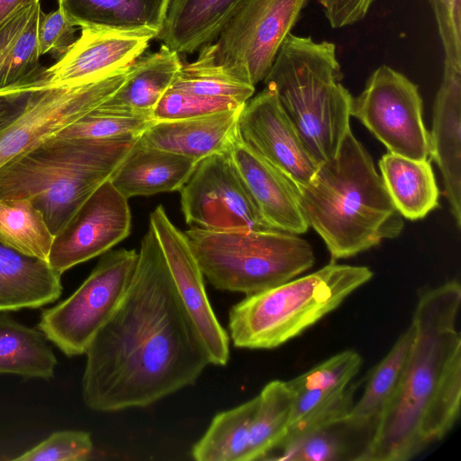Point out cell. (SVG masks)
Masks as SVG:
<instances>
[{"mask_svg": "<svg viewBox=\"0 0 461 461\" xmlns=\"http://www.w3.org/2000/svg\"><path fill=\"white\" fill-rule=\"evenodd\" d=\"M415 330L412 323L374 367L360 399L352 404L343 425L360 429L375 425L393 399L410 355Z\"/></svg>", "mask_w": 461, "mask_h": 461, "instance_id": "obj_28", "label": "cell"}, {"mask_svg": "<svg viewBox=\"0 0 461 461\" xmlns=\"http://www.w3.org/2000/svg\"><path fill=\"white\" fill-rule=\"evenodd\" d=\"M374 0H324V14L334 29L354 24L366 15Z\"/></svg>", "mask_w": 461, "mask_h": 461, "instance_id": "obj_40", "label": "cell"}, {"mask_svg": "<svg viewBox=\"0 0 461 461\" xmlns=\"http://www.w3.org/2000/svg\"><path fill=\"white\" fill-rule=\"evenodd\" d=\"M341 78L333 42L291 32L264 79L319 165L336 156L350 130L353 96Z\"/></svg>", "mask_w": 461, "mask_h": 461, "instance_id": "obj_5", "label": "cell"}, {"mask_svg": "<svg viewBox=\"0 0 461 461\" xmlns=\"http://www.w3.org/2000/svg\"><path fill=\"white\" fill-rule=\"evenodd\" d=\"M40 2L22 6L0 23V95L41 86L38 29Z\"/></svg>", "mask_w": 461, "mask_h": 461, "instance_id": "obj_21", "label": "cell"}, {"mask_svg": "<svg viewBox=\"0 0 461 461\" xmlns=\"http://www.w3.org/2000/svg\"><path fill=\"white\" fill-rule=\"evenodd\" d=\"M154 122L151 113L115 109L101 104L56 136L103 140H136Z\"/></svg>", "mask_w": 461, "mask_h": 461, "instance_id": "obj_33", "label": "cell"}, {"mask_svg": "<svg viewBox=\"0 0 461 461\" xmlns=\"http://www.w3.org/2000/svg\"><path fill=\"white\" fill-rule=\"evenodd\" d=\"M60 277L47 261L0 243V311L36 309L54 303L62 293Z\"/></svg>", "mask_w": 461, "mask_h": 461, "instance_id": "obj_23", "label": "cell"}, {"mask_svg": "<svg viewBox=\"0 0 461 461\" xmlns=\"http://www.w3.org/2000/svg\"><path fill=\"white\" fill-rule=\"evenodd\" d=\"M198 162L135 141L109 180L126 199L179 191Z\"/></svg>", "mask_w": 461, "mask_h": 461, "instance_id": "obj_22", "label": "cell"}, {"mask_svg": "<svg viewBox=\"0 0 461 461\" xmlns=\"http://www.w3.org/2000/svg\"><path fill=\"white\" fill-rule=\"evenodd\" d=\"M131 67L94 81L33 88L23 113L0 133V167L106 101L125 82Z\"/></svg>", "mask_w": 461, "mask_h": 461, "instance_id": "obj_12", "label": "cell"}, {"mask_svg": "<svg viewBox=\"0 0 461 461\" xmlns=\"http://www.w3.org/2000/svg\"><path fill=\"white\" fill-rule=\"evenodd\" d=\"M153 30L81 28L68 50L44 71L41 86L89 82L130 68L145 51Z\"/></svg>", "mask_w": 461, "mask_h": 461, "instance_id": "obj_17", "label": "cell"}, {"mask_svg": "<svg viewBox=\"0 0 461 461\" xmlns=\"http://www.w3.org/2000/svg\"><path fill=\"white\" fill-rule=\"evenodd\" d=\"M240 141L291 181L305 185L319 164L309 153L299 134L269 86L250 98L238 121Z\"/></svg>", "mask_w": 461, "mask_h": 461, "instance_id": "obj_16", "label": "cell"}, {"mask_svg": "<svg viewBox=\"0 0 461 461\" xmlns=\"http://www.w3.org/2000/svg\"><path fill=\"white\" fill-rule=\"evenodd\" d=\"M290 182L308 226L321 237L333 262L396 238L403 229L370 154L351 130L310 182Z\"/></svg>", "mask_w": 461, "mask_h": 461, "instance_id": "obj_3", "label": "cell"}, {"mask_svg": "<svg viewBox=\"0 0 461 461\" xmlns=\"http://www.w3.org/2000/svg\"><path fill=\"white\" fill-rule=\"evenodd\" d=\"M40 0H0V23L18 8Z\"/></svg>", "mask_w": 461, "mask_h": 461, "instance_id": "obj_42", "label": "cell"}, {"mask_svg": "<svg viewBox=\"0 0 461 461\" xmlns=\"http://www.w3.org/2000/svg\"><path fill=\"white\" fill-rule=\"evenodd\" d=\"M431 158L439 167L456 226H461V71L444 67L433 105Z\"/></svg>", "mask_w": 461, "mask_h": 461, "instance_id": "obj_18", "label": "cell"}, {"mask_svg": "<svg viewBox=\"0 0 461 461\" xmlns=\"http://www.w3.org/2000/svg\"><path fill=\"white\" fill-rule=\"evenodd\" d=\"M170 0H59L77 27L116 30L162 28Z\"/></svg>", "mask_w": 461, "mask_h": 461, "instance_id": "obj_26", "label": "cell"}, {"mask_svg": "<svg viewBox=\"0 0 461 461\" xmlns=\"http://www.w3.org/2000/svg\"><path fill=\"white\" fill-rule=\"evenodd\" d=\"M128 199L110 180L103 183L54 237L48 263L62 275L111 250L131 231Z\"/></svg>", "mask_w": 461, "mask_h": 461, "instance_id": "obj_14", "label": "cell"}, {"mask_svg": "<svg viewBox=\"0 0 461 461\" xmlns=\"http://www.w3.org/2000/svg\"><path fill=\"white\" fill-rule=\"evenodd\" d=\"M245 0H170L157 38L177 53L213 41Z\"/></svg>", "mask_w": 461, "mask_h": 461, "instance_id": "obj_24", "label": "cell"}, {"mask_svg": "<svg viewBox=\"0 0 461 461\" xmlns=\"http://www.w3.org/2000/svg\"><path fill=\"white\" fill-rule=\"evenodd\" d=\"M460 303L456 280L420 292L400 385L355 460L407 461L452 430L461 405Z\"/></svg>", "mask_w": 461, "mask_h": 461, "instance_id": "obj_2", "label": "cell"}, {"mask_svg": "<svg viewBox=\"0 0 461 461\" xmlns=\"http://www.w3.org/2000/svg\"><path fill=\"white\" fill-rule=\"evenodd\" d=\"M335 425L311 430L285 444L273 459L288 461H338L346 459L348 447Z\"/></svg>", "mask_w": 461, "mask_h": 461, "instance_id": "obj_36", "label": "cell"}, {"mask_svg": "<svg viewBox=\"0 0 461 461\" xmlns=\"http://www.w3.org/2000/svg\"><path fill=\"white\" fill-rule=\"evenodd\" d=\"M378 166L391 200L402 217L420 220L438 206L439 192L429 160L388 152Z\"/></svg>", "mask_w": 461, "mask_h": 461, "instance_id": "obj_25", "label": "cell"}, {"mask_svg": "<svg viewBox=\"0 0 461 461\" xmlns=\"http://www.w3.org/2000/svg\"><path fill=\"white\" fill-rule=\"evenodd\" d=\"M136 140L51 136L0 167V198H23L57 235L110 178Z\"/></svg>", "mask_w": 461, "mask_h": 461, "instance_id": "obj_4", "label": "cell"}, {"mask_svg": "<svg viewBox=\"0 0 461 461\" xmlns=\"http://www.w3.org/2000/svg\"><path fill=\"white\" fill-rule=\"evenodd\" d=\"M444 50V67L461 71V0H429Z\"/></svg>", "mask_w": 461, "mask_h": 461, "instance_id": "obj_38", "label": "cell"}, {"mask_svg": "<svg viewBox=\"0 0 461 461\" xmlns=\"http://www.w3.org/2000/svg\"><path fill=\"white\" fill-rule=\"evenodd\" d=\"M94 444L89 432L61 430L23 455L14 458L19 461H82L92 455Z\"/></svg>", "mask_w": 461, "mask_h": 461, "instance_id": "obj_37", "label": "cell"}, {"mask_svg": "<svg viewBox=\"0 0 461 461\" xmlns=\"http://www.w3.org/2000/svg\"><path fill=\"white\" fill-rule=\"evenodd\" d=\"M137 261L135 249L104 253L69 297L41 312L38 329L66 356L85 354L124 297Z\"/></svg>", "mask_w": 461, "mask_h": 461, "instance_id": "obj_9", "label": "cell"}, {"mask_svg": "<svg viewBox=\"0 0 461 461\" xmlns=\"http://www.w3.org/2000/svg\"><path fill=\"white\" fill-rule=\"evenodd\" d=\"M58 364L46 337L0 311V375L49 380Z\"/></svg>", "mask_w": 461, "mask_h": 461, "instance_id": "obj_29", "label": "cell"}, {"mask_svg": "<svg viewBox=\"0 0 461 461\" xmlns=\"http://www.w3.org/2000/svg\"><path fill=\"white\" fill-rule=\"evenodd\" d=\"M372 276L367 267L331 261L313 273L247 295L229 312L230 338L240 348L280 347L337 309Z\"/></svg>", "mask_w": 461, "mask_h": 461, "instance_id": "obj_6", "label": "cell"}, {"mask_svg": "<svg viewBox=\"0 0 461 461\" xmlns=\"http://www.w3.org/2000/svg\"><path fill=\"white\" fill-rule=\"evenodd\" d=\"M230 98L195 95L169 87L155 106V121H172L203 116L244 106Z\"/></svg>", "mask_w": 461, "mask_h": 461, "instance_id": "obj_35", "label": "cell"}, {"mask_svg": "<svg viewBox=\"0 0 461 461\" xmlns=\"http://www.w3.org/2000/svg\"><path fill=\"white\" fill-rule=\"evenodd\" d=\"M171 87L195 95L230 98L241 104H246L255 93V86L197 59L181 64Z\"/></svg>", "mask_w": 461, "mask_h": 461, "instance_id": "obj_34", "label": "cell"}, {"mask_svg": "<svg viewBox=\"0 0 461 461\" xmlns=\"http://www.w3.org/2000/svg\"><path fill=\"white\" fill-rule=\"evenodd\" d=\"M361 365L359 353L346 349L286 381L293 404L281 447L311 430L343 422L353 404L354 387L348 384Z\"/></svg>", "mask_w": 461, "mask_h": 461, "instance_id": "obj_15", "label": "cell"}, {"mask_svg": "<svg viewBox=\"0 0 461 461\" xmlns=\"http://www.w3.org/2000/svg\"><path fill=\"white\" fill-rule=\"evenodd\" d=\"M257 404L258 395L232 409L218 412L193 446L192 457L197 461H247Z\"/></svg>", "mask_w": 461, "mask_h": 461, "instance_id": "obj_30", "label": "cell"}, {"mask_svg": "<svg viewBox=\"0 0 461 461\" xmlns=\"http://www.w3.org/2000/svg\"><path fill=\"white\" fill-rule=\"evenodd\" d=\"M179 191L190 227L220 232L277 230L260 212L230 151L200 160Z\"/></svg>", "mask_w": 461, "mask_h": 461, "instance_id": "obj_11", "label": "cell"}, {"mask_svg": "<svg viewBox=\"0 0 461 461\" xmlns=\"http://www.w3.org/2000/svg\"><path fill=\"white\" fill-rule=\"evenodd\" d=\"M234 164L260 212L276 230L302 234L309 226L291 182L281 171L238 138L231 150Z\"/></svg>", "mask_w": 461, "mask_h": 461, "instance_id": "obj_20", "label": "cell"}, {"mask_svg": "<svg viewBox=\"0 0 461 461\" xmlns=\"http://www.w3.org/2000/svg\"><path fill=\"white\" fill-rule=\"evenodd\" d=\"M178 54L163 44L158 51L141 55L131 65L122 86L102 104L152 114L180 69Z\"/></svg>", "mask_w": 461, "mask_h": 461, "instance_id": "obj_27", "label": "cell"}, {"mask_svg": "<svg viewBox=\"0 0 461 461\" xmlns=\"http://www.w3.org/2000/svg\"><path fill=\"white\" fill-rule=\"evenodd\" d=\"M149 225L158 238L178 296L201 339L210 364L227 365L230 337L211 306L204 276L188 238L173 224L162 205L150 213Z\"/></svg>", "mask_w": 461, "mask_h": 461, "instance_id": "obj_13", "label": "cell"}, {"mask_svg": "<svg viewBox=\"0 0 461 461\" xmlns=\"http://www.w3.org/2000/svg\"><path fill=\"white\" fill-rule=\"evenodd\" d=\"M203 276L216 289L251 295L310 269L311 245L297 234L273 231L185 232Z\"/></svg>", "mask_w": 461, "mask_h": 461, "instance_id": "obj_7", "label": "cell"}, {"mask_svg": "<svg viewBox=\"0 0 461 461\" xmlns=\"http://www.w3.org/2000/svg\"><path fill=\"white\" fill-rule=\"evenodd\" d=\"M77 27L60 7L42 13L38 29L41 55L50 53L61 58L77 40Z\"/></svg>", "mask_w": 461, "mask_h": 461, "instance_id": "obj_39", "label": "cell"}, {"mask_svg": "<svg viewBox=\"0 0 461 461\" xmlns=\"http://www.w3.org/2000/svg\"><path fill=\"white\" fill-rule=\"evenodd\" d=\"M32 90L0 95V133L23 113Z\"/></svg>", "mask_w": 461, "mask_h": 461, "instance_id": "obj_41", "label": "cell"}, {"mask_svg": "<svg viewBox=\"0 0 461 461\" xmlns=\"http://www.w3.org/2000/svg\"><path fill=\"white\" fill-rule=\"evenodd\" d=\"M85 354L82 397L99 412L149 406L210 365L150 225L124 297Z\"/></svg>", "mask_w": 461, "mask_h": 461, "instance_id": "obj_1", "label": "cell"}, {"mask_svg": "<svg viewBox=\"0 0 461 461\" xmlns=\"http://www.w3.org/2000/svg\"><path fill=\"white\" fill-rule=\"evenodd\" d=\"M292 404L286 381L273 380L263 387L251 423L247 461L266 459L279 449L288 432Z\"/></svg>", "mask_w": 461, "mask_h": 461, "instance_id": "obj_31", "label": "cell"}, {"mask_svg": "<svg viewBox=\"0 0 461 461\" xmlns=\"http://www.w3.org/2000/svg\"><path fill=\"white\" fill-rule=\"evenodd\" d=\"M350 115L388 149L415 160H428L429 133L422 121V99L416 84L387 65L378 67L363 91L353 97Z\"/></svg>", "mask_w": 461, "mask_h": 461, "instance_id": "obj_10", "label": "cell"}, {"mask_svg": "<svg viewBox=\"0 0 461 461\" xmlns=\"http://www.w3.org/2000/svg\"><path fill=\"white\" fill-rule=\"evenodd\" d=\"M41 212L23 198H0V243L48 262L54 240Z\"/></svg>", "mask_w": 461, "mask_h": 461, "instance_id": "obj_32", "label": "cell"}, {"mask_svg": "<svg viewBox=\"0 0 461 461\" xmlns=\"http://www.w3.org/2000/svg\"><path fill=\"white\" fill-rule=\"evenodd\" d=\"M242 108L194 118L155 121L139 141L199 162L231 150L239 138L238 121Z\"/></svg>", "mask_w": 461, "mask_h": 461, "instance_id": "obj_19", "label": "cell"}, {"mask_svg": "<svg viewBox=\"0 0 461 461\" xmlns=\"http://www.w3.org/2000/svg\"><path fill=\"white\" fill-rule=\"evenodd\" d=\"M308 0H245L217 38L199 49L197 60L256 86L276 57Z\"/></svg>", "mask_w": 461, "mask_h": 461, "instance_id": "obj_8", "label": "cell"}]
</instances>
